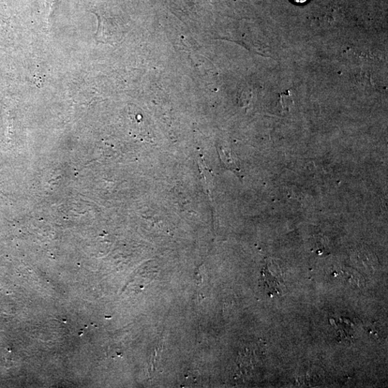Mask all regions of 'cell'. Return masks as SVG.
<instances>
[{"label": "cell", "instance_id": "cell-1", "mask_svg": "<svg viewBox=\"0 0 388 388\" xmlns=\"http://www.w3.org/2000/svg\"><path fill=\"white\" fill-rule=\"evenodd\" d=\"M274 271H273L271 264H266L263 269L260 280L263 290L271 296L281 294L285 289L283 275L276 265Z\"/></svg>", "mask_w": 388, "mask_h": 388}, {"label": "cell", "instance_id": "cell-2", "mask_svg": "<svg viewBox=\"0 0 388 388\" xmlns=\"http://www.w3.org/2000/svg\"><path fill=\"white\" fill-rule=\"evenodd\" d=\"M220 154H221L220 156L221 157V159L223 160V162H225L226 165L229 167V169L230 170L234 171L237 173L240 172L239 171L237 167L235 166V163L233 162L230 154L223 152Z\"/></svg>", "mask_w": 388, "mask_h": 388}, {"label": "cell", "instance_id": "cell-3", "mask_svg": "<svg viewBox=\"0 0 388 388\" xmlns=\"http://www.w3.org/2000/svg\"><path fill=\"white\" fill-rule=\"evenodd\" d=\"M293 1L298 4H304L306 3L308 0H293Z\"/></svg>", "mask_w": 388, "mask_h": 388}]
</instances>
